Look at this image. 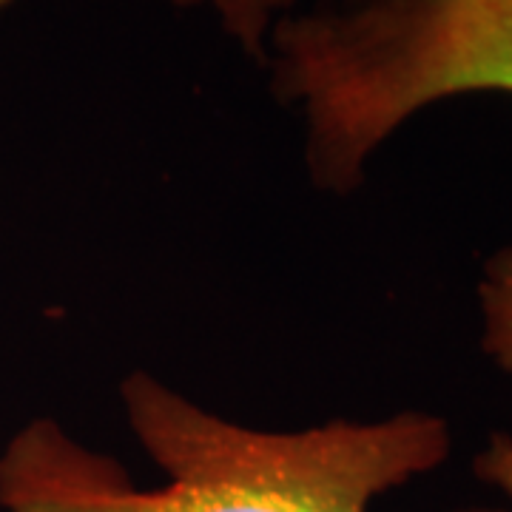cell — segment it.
<instances>
[{
  "label": "cell",
  "mask_w": 512,
  "mask_h": 512,
  "mask_svg": "<svg viewBox=\"0 0 512 512\" xmlns=\"http://www.w3.org/2000/svg\"><path fill=\"white\" fill-rule=\"evenodd\" d=\"M120 402L165 484L137 487L117 458L40 416L0 453V510L370 512L379 495L439 470L453 453L450 421L430 410L256 430L205 410L148 370H131L120 382Z\"/></svg>",
  "instance_id": "cell-1"
},
{
  "label": "cell",
  "mask_w": 512,
  "mask_h": 512,
  "mask_svg": "<svg viewBox=\"0 0 512 512\" xmlns=\"http://www.w3.org/2000/svg\"><path fill=\"white\" fill-rule=\"evenodd\" d=\"M262 69L302 117L311 183L359 191L376 151L416 114L461 94H512V0H362L271 32Z\"/></svg>",
  "instance_id": "cell-2"
},
{
  "label": "cell",
  "mask_w": 512,
  "mask_h": 512,
  "mask_svg": "<svg viewBox=\"0 0 512 512\" xmlns=\"http://www.w3.org/2000/svg\"><path fill=\"white\" fill-rule=\"evenodd\" d=\"M163 3L180 12L208 15L220 26L222 35L262 69L271 32L282 20L311 9L353 6L362 0H163Z\"/></svg>",
  "instance_id": "cell-3"
},
{
  "label": "cell",
  "mask_w": 512,
  "mask_h": 512,
  "mask_svg": "<svg viewBox=\"0 0 512 512\" xmlns=\"http://www.w3.org/2000/svg\"><path fill=\"white\" fill-rule=\"evenodd\" d=\"M481 316V353L512 376V245L484 259L476 285Z\"/></svg>",
  "instance_id": "cell-4"
},
{
  "label": "cell",
  "mask_w": 512,
  "mask_h": 512,
  "mask_svg": "<svg viewBox=\"0 0 512 512\" xmlns=\"http://www.w3.org/2000/svg\"><path fill=\"white\" fill-rule=\"evenodd\" d=\"M473 473L481 484L495 487L512 501V433L498 430L473 458Z\"/></svg>",
  "instance_id": "cell-5"
},
{
  "label": "cell",
  "mask_w": 512,
  "mask_h": 512,
  "mask_svg": "<svg viewBox=\"0 0 512 512\" xmlns=\"http://www.w3.org/2000/svg\"><path fill=\"white\" fill-rule=\"evenodd\" d=\"M9 3H12V0H0V12H3V9H6Z\"/></svg>",
  "instance_id": "cell-6"
}]
</instances>
